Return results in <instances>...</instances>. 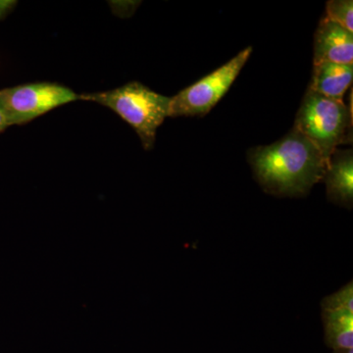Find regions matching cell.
<instances>
[{"mask_svg":"<svg viewBox=\"0 0 353 353\" xmlns=\"http://www.w3.org/2000/svg\"><path fill=\"white\" fill-rule=\"evenodd\" d=\"M79 99L101 104L114 111L141 139L143 148L152 150L158 128L169 117L171 97L153 92L139 82L128 83L108 92L79 95Z\"/></svg>","mask_w":353,"mask_h":353,"instance_id":"7a4b0ae2","label":"cell"},{"mask_svg":"<svg viewBox=\"0 0 353 353\" xmlns=\"http://www.w3.org/2000/svg\"><path fill=\"white\" fill-rule=\"evenodd\" d=\"M353 64V32L328 18L320 21L314 36V65Z\"/></svg>","mask_w":353,"mask_h":353,"instance_id":"52a82bcc","label":"cell"},{"mask_svg":"<svg viewBox=\"0 0 353 353\" xmlns=\"http://www.w3.org/2000/svg\"><path fill=\"white\" fill-rule=\"evenodd\" d=\"M352 121V112L343 101L308 88L297 111L294 128L329 160L339 145L350 143Z\"/></svg>","mask_w":353,"mask_h":353,"instance_id":"3957f363","label":"cell"},{"mask_svg":"<svg viewBox=\"0 0 353 353\" xmlns=\"http://www.w3.org/2000/svg\"><path fill=\"white\" fill-rule=\"evenodd\" d=\"M329 20L353 32L352 0H330L326 4Z\"/></svg>","mask_w":353,"mask_h":353,"instance_id":"30bf717a","label":"cell"},{"mask_svg":"<svg viewBox=\"0 0 353 353\" xmlns=\"http://www.w3.org/2000/svg\"><path fill=\"white\" fill-rule=\"evenodd\" d=\"M333 353H353V350H334Z\"/></svg>","mask_w":353,"mask_h":353,"instance_id":"4fadbf2b","label":"cell"},{"mask_svg":"<svg viewBox=\"0 0 353 353\" xmlns=\"http://www.w3.org/2000/svg\"><path fill=\"white\" fill-rule=\"evenodd\" d=\"M6 128H8V125H7L6 117H4L3 113H2V111L0 110V132H3Z\"/></svg>","mask_w":353,"mask_h":353,"instance_id":"7c38bea8","label":"cell"},{"mask_svg":"<svg viewBox=\"0 0 353 353\" xmlns=\"http://www.w3.org/2000/svg\"><path fill=\"white\" fill-rule=\"evenodd\" d=\"M255 180L267 194L303 196L322 182L328 160L303 134L292 129L272 145L248 152Z\"/></svg>","mask_w":353,"mask_h":353,"instance_id":"6da1fadb","label":"cell"},{"mask_svg":"<svg viewBox=\"0 0 353 353\" xmlns=\"http://www.w3.org/2000/svg\"><path fill=\"white\" fill-rule=\"evenodd\" d=\"M352 79L353 64L323 62L314 65L309 90L343 101V94L352 85Z\"/></svg>","mask_w":353,"mask_h":353,"instance_id":"9c48e42d","label":"cell"},{"mask_svg":"<svg viewBox=\"0 0 353 353\" xmlns=\"http://www.w3.org/2000/svg\"><path fill=\"white\" fill-rule=\"evenodd\" d=\"M325 341L334 350H353L352 281L321 303Z\"/></svg>","mask_w":353,"mask_h":353,"instance_id":"8992f818","label":"cell"},{"mask_svg":"<svg viewBox=\"0 0 353 353\" xmlns=\"http://www.w3.org/2000/svg\"><path fill=\"white\" fill-rule=\"evenodd\" d=\"M329 201L347 209L353 204L352 150L336 148L328 160L324 179Z\"/></svg>","mask_w":353,"mask_h":353,"instance_id":"ba28073f","label":"cell"},{"mask_svg":"<svg viewBox=\"0 0 353 353\" xmlns=\"http://www.w3.org/2000/svg\"><path fill=\"white\" fill-rule=\"evenodd\" d=\"M16 4H17V2L11 1V0H0V20L10 12Z\"/></svg>","mask_w":353,"mask_h":353,"instance_id":"8fae6325","label":"cell"},{"mask_svg":"<svg viewBox=\"0 0 353 353\" xmlns=\"http://www.w3.org/2000/svg\"><path fill=\"white\" fill-rule=\"evenodd\" d=\"M252 53L246 48L226 64L171 97L169 117L204 116L223 99Z\"/></svg>","mask_w":353,"mask_h":353,"instance_id":"277c9868","label":"cell"},{"mask_svg":"<svg viewBox=\"0 0 353 353\" xmlns=\"http://www.w3.org/2000/svg\"><path fill=\"white\" fill-rule=\"evenodd\" d=\"M79 99L71 88L54 83H32L0 90V110L8 127L31 122Z\"/></svg>","mask_w":353,"mask_h":353,"instance_id":"5b68a950","label":"cell"}]
</instances>
